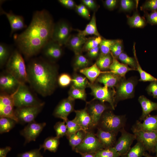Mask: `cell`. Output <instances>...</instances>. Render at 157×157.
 <instances>
[{"mask_svg": "<svg viewBox=\"0 0 157 157\" xmlns=\"http://www.w3.org/2000/svg\"><path fill=\"white\" fill-rule=\"evenodd\" d=\"M54 23L45 10L36 11L26 29L15 35L14 39L19 51L26 58L38 53L51 40Z\"/></svg>", "mask_w": 157, "mask_h": 157, "instance_id": "obj_1", "label": "cell"}, {"mask_svg": "<svg viewBox=\"0 0 157 157\" xmlns=\"http://www.w3.org/2000/svg\"><path fill=\"white\" fill-rule=\"evenodd\" d=\"M26 68L28 82L35 91L44 97L53 94L58 83L56 65L49 61L37 58L30 62Z\"/></svg>", "mask_w": 157, "mask_h": 157, "instance_id": "obj_2", "label": "cell"}, {"mask_svg": "<svg viewBox=\"0 0 157 157\" xmlns=\"http://www.w3.org/2000/svg\"><path fill=\"white\" fill-rule=\"evenodd\" d=\"M6 70L21 84L28 82L27 68L19 51L15 50L12 53L6 64Z\"/></svg>", "mask_w": 157, "mask_h": 157, "instance_id": "obj_3", "label": "cell"}, {"mask_svg": "<svg viewBox=\"0 0 157 157\" xmlns=\"http://www.w3.org/2000/svg\"><path fill=\"white\" fill-rule=\"evenodd\" d=\"M126 121L125 115H116L106 110L103 113L97 126L104 131L117 134L124 128Z\"/></svg>", "mask_w": 157, "mask_h": 157, "instance_id": "obj_4", "label": "cell"}, {"mask_svg": "<svg viewBox=\"0 0 157 157\" xmlns=\"http://www.w3.org/2000/svg\"><path fill=\"white\" fill-rule=\"evenodd\" d=\"M13 100L16 108L37 106L44 103L37 99L25 84H21L14 92Z\"/></svg>", "mask_w": 157, "mask_h": 157, "instance_id": "obj_5", "label": "cell"}, {"mask_svg": "<svg viewBox=\"0 0 157 157\" xmlns=\"http://www.w3.org/2000/svg\"><path fill=\"white\" fill-rule=\"evenodd\" d=\"M89 88L91 90V94L94 97L93 99L104 103L107 102L111 108L115 110L116 106L115 100L116 92L114 88L102 86L96 82L90 83Z\"/></svg>", "mask_w": 157, "mask_h": 157, "instance_id": "obj_6", "label": "cell"}, {"mask_svg": "<svg viewBox=\"0 0 157 157\" xmlns=\"http://www.w3.org/2000/svg\"><path fill=\"white\" fill-rule=\"evenodd\" d=\"M138 83L137 79L132 77L123 78L116 87L115 97L116 106L120 101L131 99L134 96L135 89Z\"/></svg>", "mask_w": 157, "mask_h": 157, "instance_id": "obj_7", "label": "cell"}, {"mask_svg": "<svg viewBox=\"0 0 157 157\" xmlns=\"http://www.w3.org/2000/svg\"><path fill=\"white\" fill-rule=\"evenodd\" d=\"M104 149L96 134L91 131H87L83 140L74 151L80 154L87 153H96Z\"/></svg>", "mask_w": 157, "mask_h": 157, "instance_id": "obj_8", "label": "cell"}, {"mask_svg": "<svg viewBox=\"0 0 157 157\" xmlns=\"http://www.w3.org/2000/svg\"><path fill=\"white\" fill-rule=\"evenodd\" d=\"M72 28L63 20L54 24L51 40L61 46L65 45L71 35Z\"/></svg>", "mask_w": 157, "mask_h": 157, "instance_id": "obj_9", "label": "cell"}, {"mask_svg": "<svg viewBox=\"0 0 157 157\" xmlns=\"http://www.w3.org/2000/svg\"><path fill=\"white\" fill-rule=\"evenodd\" d=\"M44 103L35 106L17 108L15 109V114L18 123L22 124L29 123L35 121V119L41 112Z\"/></svg>", "mask_w": 157, "mask_h": 157, "instance_id": "obj_10", "label": "cell"}, {"mask_svg": "<svg viewBox=\"0 0 157 157\" xmlns=\"http://www.w3.org/2000/svg\"><path fill=\"white\" fill-rule=\"evenodd\" d=\"M12 94L2 92L0 96V117H7L15 120L18 123L15 114L13 96Z\"/></svg>", "mask_w": 157, "mask_h": 157, "instance_id": "obj_11", "label": "cell"}, {"mask_svg": "<svg viewBox=\"0 0 157 157\" xmlns=\"http://www.w3.org/2000/svg\"><path fill=\"white\" fill-rule=\"evenodd\" d=\"M85 108L91 118L93 128L98 126L103 113L109 108L105 103L94 99L86 102Z\"/></svg>", "mask_w": 157, "mask_h": 157, "instance_id": "obj_12", "label": "cell"}, {"mask_svg": "<svg viewBox=\"0 0 157 157\" xmlns=\"http://www.w3.org/2000/svg\"><path fill=\"white\" fill-rule=\"evenodd\" d=\"M120 132L121 135L113 147L120 156H126L133 141L136 140V137L133 133L126 131L124 128Z\"/></svg>", "mask_w": 157, "mask_h": 157, "instance_id": "obj_13", "label": "cell"}, {"mask_svg": "<svg viewBox=\"0 0 157 157\" xmlns=\"http://www.w3.org/2000/svg\"><path fill=\"white\" fill-rule=\"evenodd\" d=\"M137 142H140L146 150L154 152L157 143V131L144 132L141 131L133 132Z\"/></svg>", "mask_w": 157, "mask_h": 157, "instance_id": "obj_14", "label": "cell"}, {"mask_svg": "<svg viewBox=\"0 0 157 157\" xmlns=\"http://www.w3.org/2000/svg\"><path fill=\"white\" fill-rule=\"evenodd\" d=\"M46 125L45 122L38 123L35 121L28 124L20 132L25 138V144L35 141Z\"/></svg>", "mask_w": 157, "mask_h": 157, "instance_id": "obj_15", "label": "cell"}, {"mask_svg": "<svg viewBox=\"0 0 157 157\" xmlns=\"http://www.w3.org/2000/svg\"><path fill=\"white\" fill-rule=\"evenodd\" d=\"M75 100L68 97L61 100L55 108L53 115L56 117L61 119L65 122L68 119L67 117L72 112L74 111Z\"/></svg>", "mask_w": 157, "mask_h": 157, "instance_id": "obj_16", "label": "cell"}, {"mask_svg": "<svg viewBox=\"0 0 157 157\" xmlns=\"http://www.w3.org/2000/svg\"><path fill=\"white\" fill-rule=\"evenodd\" d=\"M21 84L13 76L6 72L0 77V88L3 93L12 94Z\"/></svg>", "mask_w": 157, "mask_h": 157, "instance_id": "obj_17", "label": "cell"}, {"mask_svg": "<svg viewBox=\"0 0 157 157\" xmlns=\"http://www.w3.org/2000/svg\"><path fill=\"white\" fill-rule=\"evenodd\" d=\"M62 47L51 40L46 44L42 50L44 55L49 61L54 63L59 59L63 55Z\"/></svg>", "mask_w": 157, "mask_h": 157, "instance_id": "obj_18", "label": "cell"}, {"mask_svg": "<svg viewBox=\"0 0 157 157\" xmlns=\"http://www.w3.org/2000/svg\"><path fill=\"white\" fill-rule=\"evenodd\" d=\"M143 121L142 123L140 121H136L131 128L132 132L139 131L144 132L157 131V115H149Z\"/></svg>", "mask_w": 157, "mask_h": 157, "instance_id": "obj_19", "label": "cell"}, {"mask_svg": "<svg viewBox=\"0 0 157 157\" xmlns=\"http://www.w3.org/2000/svg\"><path fill=\"white\" fill-rule=\"evenodd\" d=\"M0 11L2 14L6 16L9 22L11 28L10 35L26 27L24 19L22 16L15 14L11 11L7 12L1 8Z\"/></svg>", "mask_w": 157, "mask_h": 157, "instance_id": "obj_20", "label": "cell"}, {"mask_svg": "<svg viewBox=\"0 0 157 157\" xmlns=\"http://www.w3.org/2000/svg\"><path fill=\"white\" fill-rule=\"evenodd\" d=\"M76 114L73 119L83 130L88 131L93 128L91 118L85 108L84 109L75 110Z\"/></svg>", "mask_w": 157, "mask_h": 157, "instance_id": "obj_21", "label": "cell"}, {"mask_svg": "<svg viewBox=\"0 0 157 157\" xmlns=\"http://www.w3.org/2000/svg\"><path fill=\"white\" fill-rule=\"evenodd\" d=\"M88 38L78 33L71 35L65 45L72 51L75 55L82 53L84 45Z\"/></svg>", "mask_w": 157, "mask_h": 157, "instance_id": "obj_22", "label": "cell"}, {"mask_svg": "<svg viewBox=\"0 0 157 157\" xmlns=\"http://www.w3.org/2000/svg\"><path fill=\"white\" fill-rule=\"evenodd\" d=\"M123 78L110 71L101 74L95 82L103 84L104 85L108 88H114Z\"/></svg>", "mask_w": 157, "mask_h": 157, "instance_id": "obj_23", "label": "cell"}, {"mask_svg": "<svg viewBox=\"0 0 157 157\" xmlns=\"http://www.w3.org/2000/svg\"><path fill=\"white\" fill-rule=\"evenodd\" d=\"M117 134L114 132L104 131L99 128L95 134L104 148L114 147L116 142Z\"/></svg>", "mask_w": 157, "mask_h": 157, "instance_id": "obj_24", "label": "cell"}, {"mask_svg": "<svg viewBox=\"0 0 157 157\" xmlns=\"http://www.w3.org/2000/svg\"><path fill=\"white\" fill-rule=\"evenodd\" d=\"M138 100L142 110V115L140 118V121L143 120L152 111L157 110V103L151 101L144 96H140Z\"/></svg>", "mask_w": 157, "mask_h": 157, "instance_id": "obj_25", "label": "cell"}, {"mask_svg": "<svg viewBox=\"0 0 157 157\" xmlns=\"http://www.w3.org/2000/svg\"><path fill=\"white\" fill-rule=\"evenodd\" d=\"M111 54L113 60L109 67V69L112 73L125 78L126 73L128 72L131 70H136L129 67L127 65L119 62L116 58Z\"/></svg>", "mask_w": 157, "mask_h": 157, "instance_id": "obj_26", "label": "cell"}, {"mask_svg": "<svg viewBox=\"0 0 157 157\" xmlns=\"http://www.w3.org/2000/svg\"><path fill=\"white\" fill-rule=\"evenodd\" d=\"M79 71L85 76L91 84H92L95 82L101 74L107 72L108 71H101L95 63L91 66L81 69Z\"/></svg>", "mask_w": 157, "mask_h": 157, "instance_id": "obj_27", "label": "cell"}, {"mask_svg": "<svg viewBox=\"0 0 157 157\" xmlns=\"http://www.w3.org/2000/svg\"><path fill=\"white\" fill-rule=\"evenodd\" d=\"M78 33L83 36L88 35H94L96 36H101L97 30L95 12H94L89 22L87 25L85 29L83 30L76 29Z\"/></svg>", "mask_w": 157, "mask_h": 157, "instance_id": "obj_28", "label": "cell"}, {"mask_svg": "<svg viewBox=\"0 0 157 157\" xmlns=\"http://www.w3.org/2000/svg\"><path fill=\"white\" fill-rule=\"evenodd\" d=\"M127 23L131 28H143L147 25V22L144 17L140 16L138 10L131 16H127Z\"/></svg>", "mask_w": 157, "mask_h": 157, "instance_id": "obj_29", "label": "cell"}, {"mask_svg": "<svg viewBox=\"0 0 157 157\" xmlns=\"http://www.w3.org/2000/svg\"><path fill=\"white\" fill-rule=\"evenodd\" d=\"M59 138L56 137H49L46 138L43 143L40 145L39 148L43 149L44 151L48 150L55 152L57 150L60 143Z\"/></svg>", "mask_w": 157, "mask_h": 157, "instance_id": "obj_30", "label": "cell"}, {"mask_svg": "<svg viewBox=\"0 0 157 157\" xmlns=\"http://www.w3.org/2000/svg\"><path fill=\"white\" fill-rule=\"evenodd\" d=\"M133 52L134 57L136 61L137 65V70L139 72L140 76L139 81L143 82L155 81L157 82V78L143 70L141 68L136 56L135 49V43H134L133 47Z\"/></svg>", "mask_w": 157, "mask_h": 157, "instance_id": "obj_31", "label": "cell"}, {"mask_svg": "<svg viewBox=\"0 0 157 157\" xmlns=\"http://www.w3.org/2000/svg\"><path fill=\"white\" fill-rule=\"evenodd\" d=\"M86 131L81 130L70 135L67 138L69 145L74 151L75 148L82 142L85 136Z\"/></svg>", "mask_w": 157, "mask_h": 157, "instance_id": "obj_32", "label": "cell"}, {"mask_svg": "<svg viewBox=\"0 0 157 157\" xmlns=\"http://www.w3.org/2000/svg\"><path fill=\"white\" fill-rule=\"evenodd\" d=\"M113 60L110 53L104 55L99 54L95 63L101 71H105L109 69Z\"/></svg>", "mask_w": 157, "mask_h": 157, "instance_id": "obj_33", "label": "cell"}, {"mask_svg": "<svg viewBox=\"0 0 157 157\" xmlns=\"http://www.w3.org/2000/svg\"><path fill=\"white\" fill-rule=\"evenodd\" d=\"M90 63L89 60L82 53L75 55L73 63L74 71H79L88 67Z\"/></svg>", "mask_w": 157, "mask_h": 157, "instance_id": "obj_34", "label": "cell"}, {"mask_svg": "<svg viewBox=\"0 0 157 157\" xmlns=\"http://www.w3.org/2000/svg\"><path fill=\"white\" fill-rule=\"evenodd\" d=\"M72 83L71 85L76 88L83 89L89 88L90 84L86 77L78 74L73 76Z\"/></svg>", "mask_w": 157, "mask_h": 157, "instance_id": "obj_35", "label": "cell"}, {"mask_svg": "<svg viewBox=\"0 0 157 157\" xmlns=\"http://www.w3.org/2000/svg\"><path fill=\"white\" fill-rule=\"evenodd\" d=\"M68 97L73 100L79 99L85 101L87 94L85 89L76 88L71 85L68 92Z\"/></svg>", "mask_w": 157, "mask_h": 157, "instance_id": "obj_36", "label": "cell"}, {"mask_svg": "<svg viewBox=\"0 0 157 157\" xmlns=\"http://www.w3.org/2000/svg\"><path fill=\"white\" fill-rule=\"evenodd\" d=\"M17 123L15 120L7 117H0V133L2 134L9 132Z\"/></svg>", "mask_w": 157, "mask_h": 157, "instance_id": "obj_37", "label": "cell"}, {"mask_svg": "<svg viewBox=\"0 0 157 157\" xmlns=\"http://www.w3.org/2000/svg\"><path fill=\"white\" fill-rule=\"evenodd\" d=\"M12 53L10 48L6 44H0V66L1 67L6 65Z\"/></svg>", "mask_w": 157, "mask_h": 157, "instance_id": "obj_38", "label": "cell"}, {"mask_svg": "<svg viewBox=\"0 0 157 157\" xmlns=\"http://www.w3.org/2000/svg\"><path fill=\"white\" fill-rule=\"evenodd\" d=\"M146 151L143 145L137 142L134 146L130 148L126 157H142Z\"/></svg>", "mask_w": 157, "mask_h": 157, "instance_id": "obj_39", "label": "cell"}, {"mask_svg": "<svg viewBox=\"0 0 157 157\" xmlns=\"http://www.w3.org/2000/svg\"><path fill=\"white\" fill-rule=\"evenodd\" d=\"M118 40L103 39L99 45L100 54L104 55L110 53L111 47Z\"/></svg>", "mask_w": 157, "mask_h": 157, "instance_id": "obj_40", "label": "cell"}, {"mask_svg": "<svg viewBox=\"0 0 157 157\" xmlns=\"http://www.w3.org/2000/svg\"><path fill=\"white\" fill-rule=\"evenodd\" d=\"M102 39L101 36H95L88 38L83 46V51H87L91 49L99 46Z\"/></svg>", "mask_w": 157, "mask_h": 157, "instance_id": "obj_41", "label": "cell"}, {"mask_svg": "<svg viewBox=\"0 0 157 157\" xmlns=\"http://www.w3.org/2000/svg\"><path fill=\"white\" fill-rule=\"evenodd\" d=\"M122 63L130 67L131 68L137 70V65L134 57H130L126 53L123 52L117 57Z\"/></svg>", "mask_w": 157, "mask_h": 157, "instance_id": "obj_42", "label": "cell"}, {"mask_svg": "<svg viewBox=\"0 0 157 157\" xmlns=\"http://www.w3.org/2000/svg\"><path fill=\"white\" fill-rule=\"evenodd\" d=\"M95 157H119V154L113 147L104 148L95 153Z\"/></svg>", "mask_w": 157, "mask_h": 157, "instance_id": "obj_43", "label": "cell"}, {"mask_svg": "<svg viewBox=\"0 0 157 157\" xmlns=\"http://www.w3.org/2000/svg\"><path fill=\"white\" fill-rule=\"evenodd\" d=\"M132 0H121L119 1V10L121 11L130 12L138 6V1Z\"/></svg>", "mask_w": 157, "mask_h": 157, "instance_id": "obj_44", "label": "cell"}, {"mask_svg": "<svg viewBox=\"0 0 157 157\" xmlns=\"http://www.w3.org/2000/svg\"><path fill=\"white\" fill-rule=\"evenodd\" d=\"M65 122L67 127V132L65 136L67 138L71 135L80 130H83L73 119L72 120L68 119Z\"/></svg>", "mask_w": 157, "mask_h": 157, "instance_id": "obj_45", "label": "cell"}, {"mask_svg": "<svg viewBox=\"0 0 157 157\" xmlns=\"http://www.w3.org/2000/svg\"><path fill=\"white\" fill-rule=\"evenodd\" d=\"M54 129L56 132V137L60 138L66 135L67 132V127L65 122H58L56 123L54 126Z\"/></svg>", "mask_w": 157, "mask_h": 157, "instance_id": "obj_46", "label": "cell"}, {"mask_svg": "<svg viewBox=\"0 0 157 157\" xmlns=\"http://www.w3.org/2000/svg\"><path fill=\"white\" fill-rule=\"evenodd\" d=\"M123 41L118 39L117 41L112 47L110 49V53L117 58L123 51Z\"/></svg>", "mask_w": 157, "mask_h": 157, "instance_id": "obj_47", "label": "cell"}, {"mask_svg": "<svg viewBox=\"0 0 157 157\" xmlns=\"http://www.w3.org/2000/svg\"><path fill=\"white\" fill-rule=\"evenodd\" d=\"M72 77L68 74L63 73L58 76V83L60 87L65 88L68 86L72 83Z\"/></svg>", "mask_w": 157, "mask_h": 157, "instance_id": "obj_48", "label": "cell"}, {"mask_svg": "<svg viewBox=\"0 0 157 157\" xmlns=\"http://www.w3.org/2000/svg\"><path fill=\"white\" fill-rule=\"evenodd\" d=\"M140 9L141 10L144 11L157 10V0L146 1L140 7Z\"/></svg>", "mask_w": 157, "mask_h": 157, "instance_id": "obj_49", "label": "cell"}, {"mask_svg": "<svg viewBox=\"0 0 157 157\" xmlns=\"http://www.w3.org/2000/svg\"><path fill=\"white\" fill-rule=\"evenodd\" d=\"M75 8L79 15L88 20L90 19V15L88 10L83 4L81 3L76 5Z\"/></svg>", "mask_w": 157, "mask_h": 157, "instance_id": "obj_50", "label": "cell"}, {"mask_svg": "<svg viewBox=\"0 0 157 157\" xmlns=\"http://www.w3.org/2000/svg\"><path fill=\"white\" fill-rule=\"evenodd\" d=\"M40 149H35L24 153L19 154L18 157H43L40 152Z\"/></svg>", "mask_w": 157, "mask_h": 157, "instance_id": "obj_51", "label": "cell"}, {"mask_svg": "<svg viewBox=\"0 0 157 157\" xmlns=\"http://www.w3.org/2000/svg\"><path fill=\"white\" fill-rule=\"evenodd\" d=\"M144 15L147 22L151 25H157V10L151 11L150 13L146 12Z\"/></svg>", "mask_w": 157, "mask_h": 157, "instance_id": "obj_52", "label": "cell"}, {"mask_svg": "<svg viewBox=\"0 0 157 157\" xmlns=\"http://www.w3.org/2000/svg\"><path fill=\"white\" fill-rule=\"evenodd\" d=\"M146 90L148 94L157 99V82H151L147 87Z\"/></svg>", "mask_w": 157, "mask_h": 157, "instance_id": "obj_53", "label": "cell"}, {"mask_svg": "<svg viewBox=\"0 0 157 157\" xmlns=\"http://www.w3.org/2000/svg\"><path fill=\"white\" fill-rule=\"evenodd\" d=\"M81 1L88 8L93 11L94 12H95L99 7L96 1L93 0H82Z\"/></svg>", "mask_w": 157, "mask_h": 157, "instance_id": "obj_54", "label": "cell"}, {"mask_svg": "<svg viewBox=\"0 0 157 157\" xmlns=\"http://www.w3.org/2000/svg\"><path fill=\"white\" fill-rule=\"evenodd\" d=\"M99 46L92 49L87 51V56L90 58L94 59L98 57L100 53Z\"/></svg>", "mask_w": 157, "mask_h": 157, "instance_id": "obj_55", "label": "cell"}, {"mask_svg": "<svg viewBox=\"0 0 157 157\" xmlns=\"http://www.w3.org/2000/svg\"><path fill=\"white\" fill-rule=\"evenodd\" d=\"M59 3L64 7L69 9L75 8L76 5L72 0H59Z\"/></svg>", "mask_w": 157, "mask_h": 157, "instance_id": "obj_56", "label": "cell"}, {"mask_svg": "<svg viewBox=\"0 0 157 157\" xmlns=\"http://www.w3.org/2000/svg\"><path fill=\"white\" fill-rule=\"evenodd\" d=\"M118 2L117 0H106L104 2L105 7L110 10H114L117 6Z\"/></svg>", "mask_w": 157, "mask_h": 157, "instance_id": "obj_57", "label": "cell"}, {"mask_svg": "<svg viewBox=\"0 0 157 157\" xmlns=\"http://www.w3.org/2000/svg\"><path fill=\"white\" fill-rule=\"evenodd\" d=\"M12 148L9 146L0 149V157H6L8 153L10 152Z\"/></svg>", "mask_w": 157, "mask_h": 157, "instance_id": "obj_58", "label": "cell"}, {"mask_svg": "<svg viewBox=\"0 0 157 157\" xmlns=\"http://www.w3.org/2000/svg\"><path fill=\"white\" fill-rule=\"evenodd\" d=\"M95 153H87L81 154L82 157H95Z\"/></svg>", "mask_w": 157, "mask_h": 157, "instance_id": "obj_59", "label": "cell"}, {"mask_svg": "<svg viewBox=\"0 0 157 157\" xmlns=\"http://www.w3.org/2000/svg\"><path fill=\"white\" fill-rule=\"evenodd\" d=\"M143 156H144V157H156L150 155L148 153L146 152L144 153Z\"/></svg>", "mask_w": 157, "mask_h": 157, "instance_id": "obj_60", "label": "cell"}, {"mask_svg": "<svg viewBox=\"0 0 157 157\" xmlns=\"http://www.w3.org/2000/svg\"><path fill=\"white\" fill-rule=\"evenodd\" d=\"M154 152H155L156 154V157H157V143L155 147V149H154Z\"/></svg>", "mask_w": 157, "mask_h": 157, "instance_id": "obj_61", "label": "cell"}, {"mask_svg": "<svg viewBox=\"0 0 157 157\" xmlns=\"http://www.w3.org/2000/svg\"></svg>", "mask_w": 157, "mask_h": 157, "instance_id": "obj_62", "label": "cell"}]
</instances>
